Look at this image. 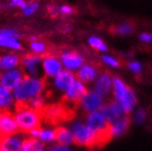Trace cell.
<instances>
[{
  "label": "cell",
  "instance_id": "6da1fadb",
  "mask_svg": "<svg viewBox=\"0 0 152 151\" xmlns=\"http://www.w3.org/2000/svg\"><path fill=\"white\" fill-rule=\"evenodd\" d=\"M45 89V80L39 76L25 77L13 90L17 104H27L32 98L41 95Z\"/></svg>",
  "mask_w": 152,
  "mask_h": 151
},
{
  "label": "cell",
  "instance_id": "7a4b0ae2",
  "mask_svg": "<svg viewBox=\"0 0 152 151\" xmlns=\"http://www.w3.org/2000/svg\"><path fill=\"white\" fill-rule=\"evenodd\" d=\"M14 116L18 126V130L28 133L30 129L39 127L43 118L42 110H36L27 104H17Z\"/></svg>",
  "mask_w": 152,
  "mask_h": 151
},
{
  "label": "cell",
  "instance_id": "3957f363",
  "mask_svg": "<svg viewBox=\"0 0 152 151\" xmlns=\"http://www.w3.org/2000/svg\"><path fill=\"white\" fill-rule=\"evenodd\" d=\"M72 132L73 133L75 145L86 147H97L96 134L87 125L76 123L72 125Z\"/></svg>",
  "mask_w": 152,
  "mask_h": 151
},
{
  "label": "cell",
  "instance_id": "277c9868",
  "mask_svg": "<svg viewBox=\"0 0 152 151\" xmlns=\"http://www.w3.org/2000/svg\"><path fill=\"white\" fill-rule=\"evenodd\" d=\"M25 72L22 68L16 67L14 69L6 71L0 77V85L9 90H14L19 82L25 77Z\"/></svg>",
  "mask_w": 152,
  "mask_h": 151
},
{
  "label": "cell",
  "instance_id": "5b68a950",
  "mask_svg": "<svg viewBox=\"0 0 152 151\" xmlns=\"http://www.w3.org/2000/svg\"><path fill=\"white\" fill-rule=\"evenodd\" d=\"M26 75L28 76H39L41 69L42 58L37 54H29L25 56L20 61Z\"/></svg>",
  "mask_w": 152,
  "mask_h": 151
},
{
  "label": "cell",
  "instance_id": "8992f818",
  "mask_svg": "<svg viewBox=\"0 0 152 151\" xmlns=\"http://www.w3.org/2000/svg\"><path fill=\"white\" fill-rule=\"evenodd\" d=\"M64 93V100L66 101V103L78 104L82 97L87 93V90L83 82L78 79L74 80Z\"/></svg>",
  "mask_w": 152,
  "mask_h": 151
},
{
  "label": "cell",
  "instance_id": "52a82bcc",
  "mask_svg": "<svg viewBox=\"0 0 152 151\" xmlns=\"http://www.w3.org/2000/svg\"><path fill=\"white\" fill-rule=\"evenodd\" d=\"M103 95L94 92H87L80 100V104L85 112L92 113L97 111L103 105Z\"/></svg>",
  "mask_w": 152,
  "mask_h": 151
},
{
  "label": "cell",
  "instance_id": "ba28073f",
  "mask_svg": "<svg viewBox=\"0 0 152 151\" xmlns=\"http://www.w3.org/2000/svg\"><path fill=\"white\" fill-rule=\"evenodd\" d=\"M18 131L14 115L10 112H2L0 114V136H10L18 133Z\"/></svg>",
  "mask_w": 152,
  "mask_h": 151
},
{
  "label": "cell",
  "instance_id": "9c48e42d",
  "mask_svg": "<svg viewBox=\"0 0 152 151\" xmlns=\"http://www.w3.org/2000/svg\"><path fill=\"white\" fill-rule=\"evenodd\" d=\"M62 66L71 71H74L79 70L82 66H83L84 59L75 51H64L60 56Z\"/></svg>",
  "mask_w": 152,
  "mask_h": 151
},
{
  "label": "cell",
  "instance_id": "30bf717a",
  "mask_svg": "<svg viewBox=\"0 0 152 151\" xmlns=\"http://www.w3.org/2000/svg\"><path fill=\"white\" fill-rule=\"evenodd\" d=\"M62 63L61 59L54 55H47L44 58H42L41 69L42 71L47 77H54L62 71Z\"/></svg>",
  "mask_w": 152,
  "mask_h": 151
},
{
  "label": "cell",
  "instance_id": "8fae6325",
  "mask_svg": "<svg viewBox=\"0 0 152 151\" xmlns=\"http://www.w3.org/2000/svg\"><path fill=\"white\" fill-rule=\"evenodd\" d=\"M100 113L108 122H113L125 114L122 104L117 100L104 104L100 107Z\"/></svg>",
  "mask_w": 152,
  "mask_h": 151
},
{
  "label": "cell",
  "instance_id": "7c38bea8",
  "mask_svg": "<svg viewBox=\"0 0 152 151\" xmlns=\"http://www.w3.org/2000/svg\"><path fill=\"white\" fill-rule=\"evenodd\" d=\"M24 137L20 134L0 136V151H18L21 150Z\"/></svg>",
  "mask_w": 152,
  "mask_h": 151
},
{
  "label": "cell",
  "instance_id": "4fadbf2b",
  "mask_svg": "<svg viewBox=\"0 0 152 151\" xmlns=\"http://www.w3.org/2000/svg\"><path fill=\"white\" fill-rule=\"evenodd\" d=\"M42 112H43V116L46 115L47 118L55 122L64 121L71 117V114H70L71 111L68 110L66 107L60 104L50 105L45 110L43 109Z\"/></svg>",
  "mask_w": 152,
  "mask_h": 151
},
{
  "label": "cell",
  "instance_id": "5bb4252c",
  "mask_svg": "<svg viewBox=\"0 0 152 151\" xmlns=\"http://www.w3.org/2000/svg\"><path fill=\"white\" fill-rule=\"evenodd\" d=\"M17 102L12 90H9L0 85V111L11 112L15 110Z\"/></svg>",
  "mask_w": 152,
  "mask_h": 151
},
{
  "label": "cell",
  "instance_id": "9a60e30c",
  "mask_svg": "<svg viewBox=\"0 0 152 151\" xmlns=\"http://www.w3.org/2000/svg\"><path fill=\"white\" fill-rule=\"evenodd\" d=\"M53 78V84L55 86V88L61 92L66 91L69 86L72 83V82L75 80L73 73L66 69L61 71Z\"/></svg>",
  "mask_w": 152,
  "mask_h": 151
},
{
  "label": "cell",
  "instance_id": "2e32d148",
  "mask_svg": "<svg viewBox=\"0 0 152 151\" xmlns=\"http://www.w3.org/2000/svg\"><path fill=\"white\" fill-rule=\"evenodd\" d=\"M20 61L21 60L19 56L15 53H8V54L0 56V71H6L18 67Z\"/></svg>",
  "mask_w": 152,
  "mask_h": 151
},
{
  "label": "cell",
  "instance_id": "e0dca14e",
  "mask_svg": "<svg viewBox=\"0 0 152 151\" xmlns=\"http://www.w3.org/2000/svg\"><path fill=\"white\" fill-rule=\"evenodd\" d=\"M113 85L115 98L118 102H122L128 95V93L132 91L121 79L116 77L113 79Z\"/></svg>",
  "mask_w": 152,
  "mask_h": 151
},
{
  "label": "cell",
  "instance_id": "ac0fdd59",
  "mask_svg": "<svg viewBox=\"0 0 152 151\" xmlns=\"http://www.w3.org/2000/svg\"><path fill=\"white\" fill-rule=\"evenodd\" d=\"M56 132V141L58 144L69 146L74 143V136L73 133L65 127H59L55 129Z\"/></svg>",
  "mask_w": 152,
  "mask_h": 151
},
{
  "label": "cell",
  "instance_id": "d6986e66",
  "mask_svg": "<svg viewBox=\"0 0 152 151\" xmlns=\"http://www.w3.org/2000/svg\"><path fill=\"white\" fill-rule=\"evenodd\" d=\"M97 76V71L91 65H84L79 69L77 77L83 82H90L94 81Z\"/></svg>",
  "mask_w": 152,
  "mask_h": 151
},
{
  "label": "cell",
  "instance_id": "ffe728a7",
  "mask_svg": "<svg viewBox=\"0 0 152 151\" xmlns=\"http://www.w3.org/2000/svg\"><path fill=\"white\" fill-rule=\"evenodd\" d=\"M111 83H112V81H111L110 76L108 74L104 73L97 80L95 86H94V91L96 93H100L101 95H104L109 92Z\"/></svg>",
  "mask_w": 152,
  "mask_h": 151
},
{
  "label": "cell",
  "instance_id": "44dd1931",
  "mask_svg": "<svg viewBox=\"0 0 152 151\" xmlns=\"http://www.w3.org/2000/svg\"><path fill=\"white\" fill-rule=\"evenodd\" d=\"M22 151H42L44 150V143H42L39 138L36 137H29L25 138L22 147Z\"/></svg>",
  "mask_w": 152,
  "mask_h": 151
},
{
  "label": "cell",
  "instance_id": "7402d4cb",
  "mask_svg": "<svg viewBox=\"0 0 152 151\" xmlns=\"http://www.w3.org/2000/svg\"><path fill=\"white\" fill-rule=\"evenodd\" d=\"M130 124V118L127 116L118 118L115 122L114 125H112V133L113 136H119L123 135L129 126Z\"/></svg>",
  "mask_w": 152,
  "mask_h": 151
},
{
  "label": "cell",
  "instance_id": "603a6c76",
  "mask_svg": "<svg viewBox=\"0 0 152 151\" xmlns=\"http://www.w3.org/2000/svg\"><path fill=\"white\" fill-rule=\"evenodd\" d=\"M0 47L9 49L13 50H19L22 48V45L19 42L18 39L16 38H1L0 39Z\"/></svg>",
  "mask_w": 152,
  "mask_h": 151
},
{
  "label": "cell",
  "instance_id": "cb8c5ba5",
  "mask_svg": "<svg viewBox=\"0 0 152 151\" xmlns=\"http://www.w3.org/2000/svg\"><path fill=\"white\" fill-rule=\"evenodd\" d=\"M38 138L44 144L51 143L56 140V132L55 130H53V129H50V128L40 129Z\"/></svg>",
  "mask_w": 152,
  "mask_h": 151
},
{
  "label": "cell",
  "instance_id": "d4e9b609",
  "mask_svg": "<svg viewBox=\"0 0 152 151\" xmlns=\"http://www.w3.org/2000/svg\"><path fill=\"white\" fill-rule=\"evenodd\" d=\"M30 50L31 51L37 55H41V54H45L48 50L47 45L45 42H43L41 40H39L38 39L35 40H31L30 41Z\"/></svg>",
  "mask_w": 152,
  "mask_h": 151
},
{
  "label": "cell",
  "instance_id": "484cf974",
  "mask_svg": "<svg viewBox=\"0 0 152 151\" xmlns=\"http://www.w3.org/2000/svg\"><path fill=\"white\" fill-rule=\"evenodd\" d=\"M27 105H28L31 108H34L36 110H43L44 109V105H45V100L44 98L41 96V95H39V96H36L34 98H32L28 104Z\"/></svg>",
  "mask_w": 152,
  "mask_h": 151
},
{
  "label": "cell",
  "instance_id": "4316f807",
  "mask_svg": "<svg viewBox=\"0 0 152 151\" xmlns=\"http://www.w3.org/2000/svg\"><path fill=\"white\" fill-rule=\"evenodd\" d=\"M89 44L95 50H100V51H105L107 50L105 44L103 42V40L97 37H91L88 40Z\"/></svg>",
  "mask_w": 152,
  "mask_h": 151
},
{
  "label": "cell",
  "instance_id": "83f0119b",
  "mask_svg": "<svg viewBox=\"0 0 152 151\" xmlns=\"http://www.w3.org/2000/svg\"><path fill=\"white\" fill-rule=\"evenodd\" d=\"M38 8H39V4L37 2H31L25 5V7L22 8V12L25 16H31L37 11Z\"/></svg>",
  "mask_w": 152,
  "mask_h": 151
},
{
  "label": "cell",
  "instance_id": "f1b7e54d",
  "mask_svg": "<svg viewBox=\"0 0 152 151\" xmlns=\"http://www.w3.org/2000/svg\"><path fill=\"white\" fill-rule=\"evenodd\" d=\"M1 38H16L19 39V34L12 28H3L0 29V39Z\"/></svg>",
  "mask_w": 152,
  "mask_h": 151
},
{
  "label": "cell",
  "instance_id": "f546056e",
  "mask_svg": "<svg viewBox=\"0 0 152 151\" xmlns=\"http://www.w3.org/2000/svg\"><path fill=\"white\" fill-rule=\"evenodd\" d=\"M114 32L115 34H119V35H126L132 32V27L130 25H121L115 27L114 28Z\"/></svg>",
  "mask_w": 152,
  "mask_h": 151
},
{
  "label": "cell",
  "instance_id": "4dcf8cb0",
  "mask_svg": "<svg viewBox=\"0 0 152 151\" xmlns=\"http://www.w3.org/2000/svg\"><path fill=\"white\" fill-rule=\"evenodd\" d=\"M103 61L107 64V65L112 66V67H119L120 63L118 62L117 60H115V58L111 57V56H108V55H104L103 57Z\"/></svg>",
  "mask_w": 152,
  "mask_h": 151
},
{
  "label": "cell",
  "instance_id": "1f68e13d",
  "mask_svg": "<svg viewBox=\"0 0 152 151\" xmlns=\"http://www.w3.org/2000/svg\"><path fill=\"white\" fill-rule=\"evenodd\" d=\"M145 117H146V113L144 110H138L135 115H134V121L135 123H137V124H140V123H142L145 119Z\"/></svg>",
  "mask_w": 152,
  "mask_h": 151
},
{
  "label": "cell",
  "instance_id": "d6a6232c",
  "mask_svg": "<svg viewBox=\"0 0 152 151\" xmlns=\"http://www.w3.org/2000/svg\"><path fill=\"white\" fill-rule=\"evenodd\" d=\"M59 12L62 15H71L73 13V9L70 6L64 5V6H61L59 7Z\"/></svg>",
  "mask_w": 152,
  "mask_h": 151
},
{
  "label": "cell",
  "instance_id": "836d02e7",
  "mask_svg": "<svg viewBox=\"0 0 152 151\" xmlns=\"http://www.w3.org/2000/svg\"><path fill=\"white\" fill-rule=\"evenodd\" d=\"M25 5H26V2L24 0H10L9 1V7H11L23 8Z\"/></svg>",
  "mask_w": 152,
  "mask_h": 151
},
{
  "label": "cell",
  "instance_id": "e575fe53",
  "mask_svg": "<svg viewBox=\"0 0 152 151\" xmlns=\"http://www.w3.org/2000/svg\"><path fill=\"white\" fill-rule=\"evenodd\" d=\"M128 68L131 71H133L134 72L137 73L141 71V64L137 61H132L128 64Z\"/></svg>",
  "mask_w": 152,
  "mask_h": 151
},
{
  "label": "cell",
  "instance_id": "d590c367",
  "mask_svg": "<svg viewBox=\"0 0 152 151\" xmlns=\"http://www.w3.org/2000/svg\"><path fill=\"white\" fill-rule=\"evenodd\" d=\"M39 127H35V128H32V129H30V130L28 132V134L31 136V137H36V138H38V136H39Z\"/></svg>",
  "mask_w": 152,
  "mask_h": 151
},
{
  "label": "cell",
  "instance_id": "8d00e7d4",
  "mask_svg": "<svg viewBox=\"0 0 152 151\" xmlns=\"http://www.w3.org/2000/svg\"><path fill=\"white\" fill-rule=\"evenodd\" d=\"M50 149L53 151H67V150H69L68 146H64V145H61V144H59L57 146H53Z\"/></svg>",
  "mask_w": 152,
  "mask_h": 151
},
{
  "label": "cell",
  "instance_id": "74e56055",
  "mask_svg": "<svg viewBox=\"0 0 152 151\" xmlns=\"http://www.w3.org/2000/svg\"><path fill=\"white\" fill-rule=\"evenodd\" d=\"M139 39L146 42H152V34H148V33L141 34L139 36Z\"/></svg>",
  "mask_w": 152,
  "mask_h": 151
},
{
  "label": "cell",
  "instance_id": "f35d334b",
  "mask_svg": "<svg viewBox=\"0 0 152 151\" xmlns=\"http://www.w3.org/2000/svg\"><path fill=\"white\" fill-rule=\"evenodd\" d=\"M49 11L50 13V15H57L59 13V7H50L49 8Z\"/></svg>",
  "mask_w": 152,
  "mask_h": 151
},
{
  "label": "cell",
  "instance_id": "ab89813d",
  "mask_svg": "<svg viewBox=\"0 0 152 151\" xmlns=\"http://www.w3.org/2000/svg\"><path fill=\"white\" fill-rule=\"evenodd\" d=\"M1 75H2V73H1V71H0V77H1Z\"/></svg>",
  "mask_w": 152,
  "mask_h": 151
},
{
  "label": "cell",
  "instance_id": "60d3db41",
  "mask_svg": "<svg viewBox=\"0 0 152 151\" xmlns=\"http://www.w3.org/2000/svg\"><path fill=\"white\" fill-rule=\"evenodd\" d=\"M1 113H2V112H1V111H0V114H1Z\"/></svg>",
  "mask_w": 152,
  "mask_h": 151
},
{
  "label": "cell",
  "instance_id": "b9f144b4",
  "mask_svg": "<svg viewBox=\"0 0 152 151\" xmlns=\"http://www.w3.org/2000/svg\"><path fill=\"white\" fill-rule=\"evenodd\" d=\"M0 8H1V6H0Z\"/></svg>",
  "mask_w": 152,
  "mask_h": 151
}]
</instances>
